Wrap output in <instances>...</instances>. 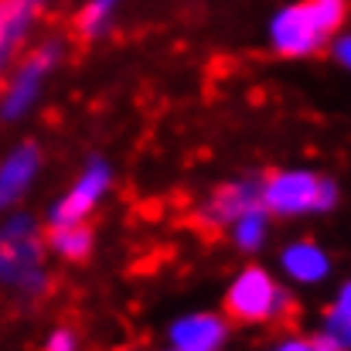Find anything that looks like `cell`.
I'll list each match as a JSON object with an SVG mask.
<instances>
[{"mask_svg": "<svg viewBox=\"0 0 351 351\" xmlns=\"http://www.w3.org/2000/svg\"><path fill=\"white\" fill-rule=\"evenodd\" d=\"M348 0H293L269 21V45L283 58H311L345 27Z\"/></svg>", "mask_w": 351, "mask_h": 351, "instance_id": "6da1fadb", "label": "cell"}, {"mask_svg": "<svg viewBox=\"0 0 351 351\" xmlns=\"http://www.w3.org/2000/svg\"><path fill=\"white\" fill-rule=\"evenodd\" d=\"M0 287L24 304L48 293L45 235L38 232L31 215H10L0 229Z\"/></svg>", "mask_w": 351, "mask_h": 351, "instance_id": "7a4b0ae2", "label": "cell"}, {"mask_svg": "<svg viewBox=\"0 0 351 351\" xmlns=\"http://www.w3.org/2000/svg\"><path fill=\"white\" fill-rule=\"evenodd\" d=\"M259 205L273 215L331 212L338 205V184L311 171H273L259 181Z\"/></svg>", "mask_w": 351, "mask_h": 351, "instance_id": "3957f363", "label": "cell"}, {"mask_svg": "<svg viewBox=\"0 0 351 351\" xmlns=\"http://www.w3.org/2000/svg\"><path fill=\"white\" fill-rule=\"evenodd\" d=\"M62 58H65V38H55V34H51V38L31 45V48L21 55L17 69L10 72V79H7V86H3L0 119L10 123V119L24 117V113L38 103V96H41L48 75L58 69Z\"/></svg>", "mask_w": 351, "mask_h": 351, "instance_id": "277c9868", "label": "cell"}, {"mask_svg": "<svg viewBox=\"0 0 351 351\" xmlns=\"http://www.w3.org/2000/svg\"><path fill=\"white\" fill-rule=\"evenodd\" d=\"M226 311L239 324L283 321L293 311V297L283 287H276V280L263 266H245L226 293Z\"/></svg>", "mask_w": 351, "mask_h": 351, "instance_id": "5b68a950", "label": "cell"}, {"mask_svg": "<svg viewBox=\"0 0 351 351\" xmlns=\"http://www.w3.org/2000/svg\"><path fill=\"white\" fill-rule=\"evenodd\" d=\"M113 184V171L103 157H89L82 178L69 188V195L51 208V226H75V222H86V215L103 202V195L110 191Z\"/></svg>", "mask_w": 351, "mask_h": 351, "instance_id": "8992f818", "label": "cell"}, {"mask_svg": "<svg viewBox=\"0 0 351 351\" xmlns=\"http://www.w3.org/2000/svg\"><path fill=\"white\" fill-rule=\"evenodd\" d=\"M48 7L51 0H0V79L7 75L10 62H17L27 48Z\"/></svg>", "mask_w": 351, "mask_h": 351, "instance_id": "52a82bcc", "label": "cell"}, {"mask_svg": "<svg viewBox=\"0 0 351 351\" xmlns=\"http://www.w3.org/2000/svg\"><path fill=\"white\" fill-rule=\"evenodd\" d=\"M249 208H259V181L256 178H242V181H229L222 188H215L202 212H198V226L205 229H229L235 219Z\"/></svg>", "mask_w": 351, "mask_h": 351, "instance_id": "ba28073f", "label": "cell"}, {"mask_svg": "<svg viewBox=\"0 0 351 351\" xmlns=\"http://www.w3.org/2000/svg\"><path fill=\"white\" fill-rule=\"evenodd\" d=\"M38 167H41V147L31 140L14 147L0 160V212H10V205L24 198V191L38 178Z\"/></svg>", "mask_w": 351, "mask_h": 351, "instance_id": "9c48e42d", "label": "cell"}, {"mask_svg": "<svg viewBox=\"0 0 351 351\" xmlns=\"http://www.w3.org/2000/svg\"><path fill=\"white\" fill-rule=\"evenodd\" d=\"M229 328L215 314H188L171 324L164 351H222Z\"/></svg>", "mask_w": 351, "mask_h": 351, "instance_id": "30bf717a", "label": "cell"}, {"mask_svg": "<svg viewBox=\"0 0 351 351\" xmlns=\"http://www.w3.org/2000/svg\"><path fill=\"white\" fill-rule=\"evenodd\" d=\"M283 269H287V276H293L297 283H321L328 273H331V259H328V252L317 245V242H311V239H304V242H290L287 249H283Z\"/></svg>", "mask_w": 351, "mask_h": 351, "instance_id": "8fae6325", "label": "cell"}, {"mask_svg": "<svg viewBox=\"0 0 351 351\" xmlns=\"http://www.w3.org/2000/svg\"><path fill=\"white\" fill-rule=\"evenodd\" d=\"M119 3L123 0H82V7L72 17V31L82 45H93L99 38H106L113 31L119 17Z\"/></svg>", "mask_w": 351, "mask_h": 351, "instance_id": "7c38bea8", "label": "cell"}, {"mask_svg": "<svg viewBox=\"0 0 351 351\" xmlns=\"http://www.w3.org/2000/svg\"><path fill=\"white\" fill-rule=\"evenodd\" d=\"M62 259H72V263H79V259H86L89 252H93V245H96V235L93 229L86 226V222H75V226H51L48 229V239H45Z\"/></svg>", "mask_w": 351, "mask_h": 351, "instance_id": "4fadbf2b", "label": "cell"}, {"mask_svg": "<svg viewBox=\"0 0 351 351\" xmlns=\"http://www.w3.org/2000/svg\"><path fill=\"white\" fill-rule=\"evenodd\" d=\"M317 341L321 345H331V348H338V351H348V345H351V283H345L338 290V300L328 311L324 331H321Z\"/></svg>", "mask_w": 351, "mask_h": 351, "instance_id": "5bb4252c", "label": "cell"}, {"mask_svg": "<svg viewBox=\"0 0 351 351\" xmlns=\"http://www.w3.org/2000/svg\"><path fill=\"white\" fill-rule=\"evenodd\" d=\"M266 235H269V212L263 205L242 212L232 222V242L242 252H259L263 242H266Z\"/></svg>", "mask_w": 351, "mask_h": 351, "instance_id": "9a60e30c", "label": "cell"}, {"mask_svg": "<svg viewBox=\"0 0 351 351\" xmlns=\"http://www.w3.org/2000/svg\"><path fill=\"white\" fill-rule=\"evenodd\" d=\"M45 351H79V335L72 328H55L45 341Z\"/></svg>", "mask_w": 351, "mask_h": 351, "instance_id": "2e32d148", "label": "cell"}, {"mask_svg": "<svg viewBox=\"0 0 351 351\" xmlns=\"http://www.w3.org/2000/svg\"><path fill=\"white\" fill-rule=\"evenodd\" d=\"M328 51H331V58L341 65V69H348L351 65V38L345 31H338L331 41H328Z\"/></svg>", "mask_w": 351, "mask_h": 351, "instance_id": "e0dca14e", "label": "cell"}, {"mask_svg": "<svg viewBox=\"0 0 351 351\" xmlns=\"http://www.w3.org/2000/svg\"><path fill=\"white\" fill-rule=\"evenodd\" d=\"M276 351H314V341H304V338H290V341H283Z\"/></svg>", "mask_w": 351, "mask_h": 351, "instance_id": "ac0fdd59", "label": "cell"}, {"mask_svg": "<svg viewBox=\"0 0 351 351\" xmlns=\"http://www.w3.org/2000/svg\"><path fill=\"white\" fill-rule=\"evenodd\" d=\"M314 351H338V348H331V345H321V341H314Z\"/></svg>", "mask_w": 351, "mask_h": 351, "instance_id": "d6986e66", "label": "cell"}, {"mask_svg": "<svg viewBox=\"0 0 351 351\" xmlns=\"http://www.w3.org/2000/svg\"><path fill=\"white\" fill-rule=\"evenodd\" d=\"M126 351H136V348H126Z\"/></svg>", "mask_w": 351, "mask_h": 351, "instance_id": "ffe728a7", "label": "cell"}]
</instances>
